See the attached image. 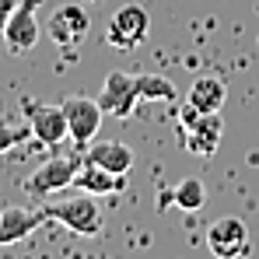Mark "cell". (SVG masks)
I'll list each match as a JSON object with an SVG mask.
<instances>
[{
    "label": "cell",
    "instance_id": "obj_8",
    "mask_svg": "<svg viewBox=\"0 0 259 259\" xmlns=\"http://www.w3.org/2000/svg\"><path fill=\"white\" fill-rule=\"evenodd\" d=\"M207 249L217 259H235L249 252V228L242 217H217L207 228Z\"/></svg>",
    "mask_w": 259,
    "mask_h": 259
},
{
    "label": "cell",
    "instance_id": "obj_9",
    "mask_svg": "<svg viewBox=\"0 0 259 259\" xmlns=\"http://www.w3.org/2000/svg\"><path fill=\"white\" fill-rule=\"evenodd\" d=\"M137 102H140V95H137V81L130 77L126 70H112V74L105 77V84H102V95H98L102 112L112 116V119H126Z\"/></svg>",
    "mask_w": 259,
    "mask_h": 259
},
{
    "label": "cell",
    "instance_id": "obj_13",
    "mask_svg": "<svg viewBox=\"0 0 259 259\" xmlns=\"http://www.w3.org/2000/svg\"><path fill=\"white\" fill-rule=\"evenodd\" d=\"M74 186L81 193H91V196H119L126 189V175H116V172H105L98 165H81V172L74 175Z\"/></svg>",
    "mask_w": 259,
    "mask_h": 259
},
{
    "label": "cell",
    "instance_id": "obj_17",
    "mask_svg": "<svg viewBox=\"0 0 259 259\" xmlns=\"http://www.w3.org/2000/svg\"><path fill=\"white\" fill-rule=\"evenodd\" d=\"M25 137H32L28 126L21 130V126H7V123H0V154H4V151H11V147H18Z\"/></svg>",
    "mask_w": 259,
    "mask_h": 259
},
{
    "label": "cell",
    "instance_id": "obj_5",
    "mask_svg": "<svg viewBox=\"0 0 259 259\" xmlns=\"http://www.w3.org/2000/svg\"><path fill=\"white\" fill-rule=\"evenodd\" d=\"M25 119H28V133H32V140H39L42 147H60V144L70 137L63 105L25 102Z\"/></svg>",
    "mask_w": 259,
    "mask_h": 259
},
{
    "label": "cell",
    "instance_id": "obj_19",
    "mask_svg": "<svg viewBox=\"0 0 259 259\" xmlns=\"http://www.w3.org/2000/svg\"><path fill=\"white\" fill-rule=\"evenodd\" d=\"M84 4H98V0H84Z\"/></svg>",
    "mask_w": 259,
    "mask_h": 259
},
{
    "label": "cell",
    "instance_id": "obj_15",
    "mask_svg": "<svg viewBox=\"0 0 259 259\" xmlns=\"http://www.w3.org/2000/svg\"><path fill=\"white\" fill-rule=\"evenodd\" d=\"M203 203H207V186H203V179H196V175L182 179L172 189V207L186 210V214H196Z\"/></svg>",
    "mask_w": 259,
    "mask_h": 259
},
{
    "label": "cell",
    "instance_id": "obj_3",
    "mask_svg": "<svg viewBox=\"0 0 259 259\" xmlns=\"http://www.w3.org/2000/svg\"><path fill=\"white\" fill-rule=\"evenodd\" d=\"M77 172H81V158L77 154H53L49 161H42L35 172L28 175L25 193L35 196V200H49L53 193L74 186V175Z\"/></svg>",
    "mask_w": 259,
    "mask_h": 259
},
{
    "label": "cell",
    "instance_id": "obj_11",
    "mask_svg": "<svg viewBox=\"0 0 259 259\" xmlns=\"http://www.w3.org/2000/svg\"><path fill=\"white\" fill-rule=\"evenodd\" d=\"M42 221H46L42 210L21 207V203L4 207V210H0V245H14V242L28 238L32 231H39V228H42Z\"/></svg>",
    "mask_w": 259,
    "mask_h": 259
},
{
    "label": "cell",
    "instance_id": "obj_2",
    "mask_svg": "<svg viewBox=\"0 0 259 259\" xmlns=\"http://www.w3.org/2000/svg\"><path fill=\"white\" fill-rule=\"evenodd\" d=\"M224 137V119L221 112H200L193 109L189 102L179 109V140L189 154H200V158H210L217 151Z\"/></svg>",
    "mask_w": 259,
    "mask_h": 259
},
{
    "label": "cell",
    "instance_id": "obj_1",
    "mask_svg": "<svg viewBox=\"0 0 259 259\" xmlns=\"http://www.w3.org/2000/svg\"><path fill=\"white\" fill-rule=\"evenodd\" d=\"M42 214L46 221H56V224H63L67 231H74L81 238H95L105 228L102 207L95 203L91 193H81V189H77V196H56L53 203L42 207Z\"/></svg>",
    "mask_w": 259,
    "mask_h": 259
},
{
    "label": "cell",
    "instance_id": "obj_18",
    "mask_svg": "<svg viewBox=\"0 0 259 259\" xmlns=\"http://www.w3.org/2000/svg\"><path fill=\"white\" fill-rule=\"evenodd\" d=\"M14 7H18V0H0V32H4V25H7V18L14 14Z\"/></svg>",
    "mask_w": 259,
    "mask_h": 259
},
{
    "label": "cell",
    "instance_id": "obj_16",
    "mask_svg": "<svg viewBox=\"0 0 259 259\" xmlns=\"http://www.w3.org/2000/svg\"><path fill=\"white\" fill-rule=\"evenodd\" d=\"M133 81H137V95L144 102H175L179 98L175 84L168 77H161V74H137Z\"/></svg>",
    "mask_w": 259,
    "mask_h": 259
},
{
    "label": "cell",
    "instance_id": "obj_14",
    "mask_svg": "<svg viewBox=\"0 0 259 259\" xmlns=\"http://www.w3.org/2000/svg\"><path fill=\"white\" fill-rule=\"evenodd\" d=\"M224 98H228V84L221 77H214V74H203V77H196L189 84V98L186 102L193 109H200V112H221Z\"/></svg>",
    "mask_w": 259,
    "mask_h": 259
},
{
    "label": "cell",
    "instance_id": "obj_7",
    "mask_svg": "<svg viewBox=\"0 0 259 259\" xmlns=\"http://www.w3.org/2000/svg\"><path fill=\"white\" fill-rule=\"evenodd\" d=\"M63 112H67L70 140H74L77 147H88V144L98 137L102 119H105V112H102L98 98H84V95H70V98L63 102Z\"/></svg>",
    "mask_w": 259,
    "mask_h": 259
},
{
    "label": "cell",
    "instance_id": "obj_12",
    "mask_svg": "<svg viewBox=\"0 0 259 259\" xmlns=\"http://www.w3.org/2000/svg\"><path fill=\"white\" fill-rule=\"evenodd\" d=\"M84 161L105 168V172L126 175L133 168V147H126L123 140H91L84 151Z\"/></svg>",
    "mask_w": 259,
    "mask_h": 259
},
{
    "label": "cell",
    "instance_id": "obj_6",
    "mask_svg": "<svg viewBox=\"0 0 259 259\" xmlns=\"http://www.w3.org/2000/svg\"><path fill=\"white\" fill-rule=\"evenodd\" d=\"M42 7V0H18V7H14V14L7 18V25H4V46L14 53V56H21V53H32L35 42H39V21H35V11Z\"/></svg>",
    "mask_w": 259,
    "mask_h": 259
},
{
    "label": "cell",
    "instance_id": "obj_10",
    "mask_svg": "<svg viewBox=\"0 0 259 259\" xmlns=\"http://www.w3.org/2000/svg\"><path fill=\"white\" fill-rule=\"evenodd\" d=\"M88 28H91V18H88V11L81 4H63L49 18V39L56 46H63V49L77 46L88 35Z\"/></svg>",
    "mask_w": 259,
    "mask_h": 259
},
{
    "label": "cell",
    "instance_id": "obj_4",
    "mask_svg": "<svg viewBox=\"0 0 259 259\" xmlns=\"http://www.w3.org/2000/svg\"><path fill=\"white\" fill-rule=\"evenodd\" d=\"M151 32V18L140 4H123L112 11L109 28H105V42L112 49H137Z\"/></svg>",
    "mask_w": 259,
    "mask_h": 259
}]
</instances>
